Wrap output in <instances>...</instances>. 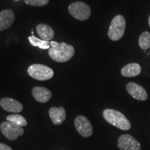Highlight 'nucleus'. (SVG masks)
<instances>
[{"instance_id": "1", "label": "nucleus", "mask_w": 150, "mask_h": 150, "mask_svg": "<svg viewBox=\"0 0 150 150\" xmlns=\"http://www.w3.org/2000/svg\"><path fill=\"white\" fill-rule=\"evenodd\" d=\"M50 45L52 47L49 50V55L52 59L59 63L68 61L75 53L74 47L64 42L59 43L55 41H51Z\"/></svg>"}, {"instance_id": "2", "label": "nucleus", "mask_w": 150, "mask_h": 150, "mask_svg": "<svg viewBox=\"0 0 150 150\" xmlns=\"http://www.w3.org/2000/svg\"><path fill=\"white\" fill-rule=\"evenodd\" d=\"M103 116L106 122L121 130L127 131L131 129L130 122L126 116L118 110L107 108L103 112Z\"/></svg>"}, {"instance_id": "3", "label": "nucleus", "mask_w": 150, "mask_h": 150, "mask_svg": "<svg viewBox=\"0 0 150 150\" xmlns=\"http://www.w3.org/2000/svg\"><path fill=\"white\" fill-rule=\"evenodd\" d=\"M126 29V20L124 16L117 15L110 22L108 36L112 41L119 40L123 37Z\"/></svg>"}, {"instance_id": "4", "label": "nucleus", "mask_w": 150, "mask_h": 150, "mask_svg": "<svg viewBox=\"0 0 150 150\" xmlns=\"http://www.w3.org/2000/svg\"><path fill=\"white\" fill-rule=\"evenodd\" d=\"M28 74L31 77L38 81H46L54 76V70L50 67L42 64H33L29 67Z\"/></svg>"}, {"instance_id": "5", "label": "nucleus", "mask_w": 150, "mask_h": 150, "mask_svg": "<svg viewBox=\"0 0 150 150\" xmlns=\"http://www.w3.org/2000/svg\"><path fill=\"white\" fill-rule=\"evenodd\" d=\"M68 11L73 18L80 21H85L91 15V8L87 4L76 1L69 6Z\"/></svg>"}, {"instance_id": "6", "label": "nucleus", "mask_w": 150, "mask_h": 150, "mask_svg": "<svg viewBox=\"0 0 150 150\" xmlns=\"http://www.w3.org/2000/svg\"><path fill=\"white\" fill-rule=\"evenodd\" d=\"M0 129L4 136L10 140H16L19 136H22L24 133L22 127L9 122H3L0 125Z\"/></svg>"}, {"instance_id": "7", "label": "nucleus", "mask_w": 150, "mask_h": 150, "mask_svg": "<svg viewBox=\"0 0 150 150\" xmlns=\"http://www.w3.org/2000/svg\"><path fill=\"white\" fill-rule=\"evenodd\" d=\"M74 126L81 136L88 138L92 136L93 128L91 122L83 115H79L74 120Z\"/></svg>"}, {"instance_id": "8", "label": "nucleus", "mask_w": 150, "mask_h": 150, "mask_svg": "<svg viewBox=\"0 0 150 150\" xmlns=\"http://www.w3.org/2000/svg\"><path fill=\"white\" fill-rule=\"evenodd\" d=\"M117 147L120 150H140L139 142L129 134H123L117 140Z\"/></svg>"}, {"instance_id": "9", "label": "nucleus", "mask_w": 150, "mask_h": 150, "mask_svg": "<svg viewBox=\"0 0 150 150\" xmlns=\"http://www.w3.org/2000/svg\"><path fill=\"white\" fill-rule=\"evenodd\" d=\"M126 89L133 98L139 101H145L147 99V91L143 87L134 82H129L127 84Z\"/></svg>"}, {"instance_id": "10", "label": "nucleus", "mask_w": 150, "mask_h": 150, "mask_svg": "<svg viewBox=\"0 0 150 150\" xmlns=\"http://www.w3.org/2000/svg\"><path fill=\"white\" fill-rule=\"evenodd\" d=\"M0 106L8 112H20L23 110V106L16 99L10 97H4L0 100Z\"/></svg>"}, {"instance_id": "11", "label": "nucleus", "mask_w": 150, "mask_h": 150, "mask_svg": "<svg viewBox=\"0 0 150 150\" xmlns=\"http://www.w3.org/2000/svg\"><path fill=\"white\" fill-rule=\"evenodd\" d=\"M15 20L14 12L10 9H6L0 12V31L8 29Z\"/></svg>"}, {"instance_id": "12", "label": "nucleus", "mask_w": 150, "mask_h": 150, "mask_svg": "<svg viewBox=\"0 0 150 150\" xmlns=\"http://www.w3.org/2000/svg\"><path fill=\"white\" fill-rule=\"evenodd\" d=\"M49 115L52 122L55 125H61L66 119V112L63 107H54L50 108L49 110Z\"/></svg>"}, {"instance_id": "13", "label": "nucleus", "mask_w": 150, "mask_h": 150, "mask_svg": "<svg viewBox=\"0 0 150 150\" xmlns=\"http://www.w3.org/2000/svg\"><path fill=\"white\" fill-rule=\"evenodd\" d=\"M32 95L35 100L40 103H46L52 97V92L44 87L36 86L32 90Z\"/></svg>"}, {"instance_id": "14", "label": "nucleus", "mask_w": 150, "mask_h": 150, "mask_svg": "<svg viewBox=\"0 0 150 150\" xmlns=\"http://www.w3.org/2000/svg\"><path fill=\"white\" fill-rule=\"evenodd\" d=\"M38 35L43 40H51L54 36V31L50 26L45 24H39L36 27Z\"/></svg>"}, {"instance_id": "15", "label": "nucleus", "mask_w": 150, "mask_h": 150, "mask_svg": "<svg viewBox=\"0 0 150 150\" xmlns=\"http://www.w3.org/2000/svg\"><path fill=\"white\" fill-rule=\"evenodd\" d=\"M141 67L138 63H131L122 67L121 74L125 77H135L141 72Z\"/></svg>"}, {"instance_id": "16", "label": "nucleus", "mask_w": 150, "mask_h": 150, "mask_svg": "<svg viewBox=\"0 0 150 150\" xmlns=\"http://www.w3.org/2000/svg\"><path fill=\"white\" fill-rule=\"evenodd\" d=\"M29 40L33 46L38 47L42 49V50H47V49L50 50V46H51L50 42L35 37L33 35L29 37Z\"/></svg>"}, {"instance_id": "17", "label": "nucleus", "mask_w": 150, "mask_h": 150, "mask_svg": "<svg viewBox=\"0 0 150 150\" xmlns=\"http://www.w3.org/2000/svg\"><path fill=\"white\" fill-rule=\"evenodd\" d=\"M6 120L7 122H11L22 127L27 125V120L24 118V116L18 115V114H13V115H8L6 117Z\"/></svg>"}, {"instance_id": "18", "label": "nucleus", "mask_w": 150, "mask_h": 150, "mask_svg": "<svg viewBox=\"0 0 150 150\" xmlns=\"http://www.w3.org/2000/svg\"><path fill=\"white\" fill-rule=\"evenodd\" d=\"M139 46L142 50H147L150 47V33L148 31H144L140 35Z\"/></svg>"}, {"instance_id": "19", "label": "nucleus", "mask_w": 150, "mask_h": 150, "mask_svg": "<svg viewBox=\"0 0 150 150\" xmlns=\"http://www.w3.org/2000/svg\"><path fill=\"white\" fill-rule=\"evenodd\" d=\"M24 1L31 6H44L47 4L50 0H24Z\"/></svg>"}, {"instance_id": "20", "label": "nucleus", "mask_w": 150, "mask_h": 150, "mask_svg": "<svg viewBox=\"0 0 150 150\" xmlns=\"http://www.w3.org/2000/svg\"><path fill=\"white\" fill-rule=\"evenodd\" d=\"M0 150H12V149L5 144L0 143Z\"/></svg>"}, {"instance_id": "21", "label": "nucleus", "mask_w": 150, "mask_h": 150, "mask_svg": "<svg viewBox=\"0 0 150 150\" xmlns=\"http://www.w3.org/2000/svg\"><path fill=\"white\" fill-rule=\"evenodd\" d=\"M148 24H149V27H150V16H149V20H148Z\"/></svg>"}, {"instance_id": "22", "label": "nucleus", "mask_w": 150, "mask_h": 150, "mask_svg": "<svg viewBox=\"0 0 150 150\" xmlns=\"http://www.w3.org/2000/svg\"><path fill=\"white\" fill-rule=\"evenodd\" d=\"M16 1H18V0H16Z\"/></svg>"}]
</instances>
